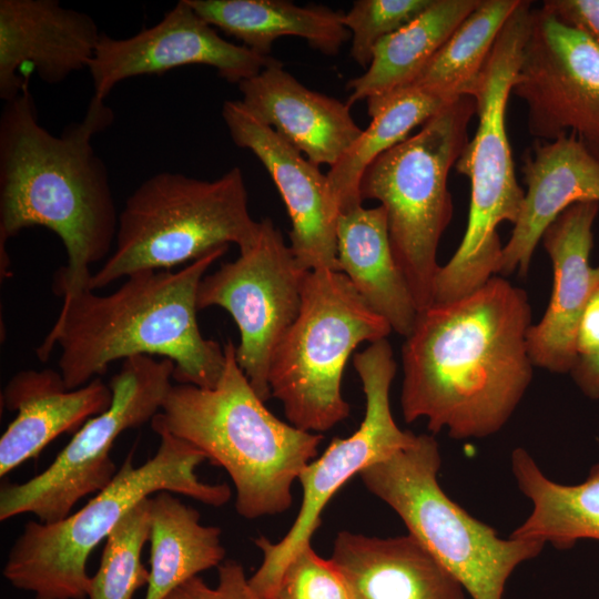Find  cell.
<instances>
[{"label":"cell","mask_w":599,"mask_h":599,"mask_svg":"<svg viewBox=\"0 0 599 599\" xmlns=\"http://www.w3.org/2000/svg\"><path fill=\"white\" fill-rule=\"evenodd\" d=\"M258 232L240 167L215 180L159 172L126 199L114 248L92 274L90 288L139 271L186 265L220 246L235 244L243 252L256 242Z\"/></svg>","instance_id":"cell-7"},{"label":"cell","mask_w":599,"mask_h":599,"mask_svg":"<svg viewBox=\"0 0 599 599\" xmlns=\"http://www.w3.org/2000/svg\"><path fill=\"white\" fill-rule=\"evenodd\" d=\"M541 7L599 45V0H546Z\"/></svg>","instance_id":"cell-34"},{"label":"cell","mask_w":599,"mask_h":599,"mask_svg":"<svg viewBox=\"0 0 599 599\" xmlns=\"http://www.w3.org/2000/svg\"><path fill=\"white\" fill-rule=\"evenodd\" d=\"M475 114L474 98L460 95L375 159L361 180L362 200H377L386 212L393 255L418 312L434 303L437 248L453 217L448 173Z\"/></svg>","instance_id":"cell-8"},{"label":"cell","mask_w":599,"mask_h":599,"mask_svg":"<svg viewBox=\"0 0 599 599\" xmlns=\"http://www.w3.org/2000/svg\"><path fill=\"white\" fill-rule=\"evenodd\" d=\"M570 374L583 395L599 399V355L591 361L576 363Z\"/></svg>","instance_id":"cell-36"},{"label":"cell","mask_w":599,"mask_h":599,"mask_svg":"<svg viewBox=\"0 0 599 599\" xmlns=\"http://www.w3.org/2000/svg\"><path fill=\"white\" fill-rule=\"evenodd\" d=\"M160 436L155 455L135 467L131 451L113 480L82 508L45 524L29 521L13 542L3 567L4 578L35 599H85L91 577L87 561L122 517L144 498L160 491L191 497L207 506L225 505L226 484H206L195 474L206 460L193 445L151 423Z\"/></svg>","instance_id":"cell-5"},{"label":"cell","mask_w":599,"mask_h":599,"mask_svg":"<svg viewBox=\"0 0 599 599\" xmlns=\"http://www.w3.org/2000/svg\"><path fill=\"white\" fill-rule=\"evenodd\" d=\"M510 464L519 490L532 504L510 538L549 542L558 550L571 549L581 539L599 540V461L577 485L548 478L522 447L511 451Z\"/></svg>","instance_id":"cell-25"},{"label":"cell","mask_w":599,"mask_h":599,"mask_svg":"<svg viewBox=\"0 0 599 599\" xmlns=\"http://www.w3.org/2000/svg\"><path fill=\"white\" fill-rule=\"evenodd\" d=\"M331 561L352 599H466L454 575L412 534H337Z\"/></svg>","instance_id":"cell-21"},{"label":"cell","mask_w":599,"mask_h":599,"mask_svg":"<svg viewBox=\"0 0 599 599\" xmlns=\"http://www.w3.org/2000/svg\"><path fill=\"white\" fill-rule=\"evenodd\" d=\"M441 457L434 435H415L406 446L365 468V487L387 504L473 599H502L506 583L545 542L502 539L489 525L451 500L437 475Z\"/></svg>","instance_id":"cell-9"},{"label":"cell","mask_w":599,"mask_h":599,"mask_svg":"<svg viewBox=\"0 0 599 599\" xmlns=\"http://www.w3.org/2000/svg\"><path fill=\"white\" fill-rule=\"evenodd\" d=\"M276 61L223 39L186 0H180L156 24L134 35L115 39L102 33L88 69L92 98L104 101L116 83L133 77L203 64L240 84Z\"/></svg>","instance_id":"cell-15"},{"label":"cell","mask_w":599,"mask_h":599,"mask_svg":"<svg viewBox=\"0 0 599 599\" xmlns=\"http://www.w3.org/2000/svg\"><path fill=\"white\" fill-rule=\"evenodd\" d=\"M531 1L520 0L465 94L474 98L478 125L455 166L471 184L468 223L451 258L439 267L434 303L463 297L499 274L502 248L497 227L517 222L525 192L514 167L506 108L530 31Z\"/></svg>","instance_id":"cell-6"},{"label":"cell","mask_w":599,"mask_h":599,"mask_svg":"<svg viewBox=\"0 0 599 599\" xmlns=\"http://www.w3.org/2000/svg\"><path fill=\"white\" fill-rule=\"evenodd\" d=\"M511 94L535 140L573 134L599 158V45L542 7L532 9Z\"/></svg>","instance_id":"cell-14"},{"label":"cell","mask_w":599,"mask_h":599,"mask_svg":"<svg viewBox=\"0 0 599 599\" xmlns=\"http://www.w3.org/2000/svg\"><path fill=\"white\" fill-rule=\"evenodd\" d=\"M459 97L406 87L384 97L368 99L370 124L326 174L339 212L362 206L361 180L375 159L406 140L413 129L427 122Z\"/></svg>","instance_id":"cell-27"},{"label":"cell","mask_w":599,"mask_h":599,"mask_svg":"<svg viewBox=\"0 0 599 599\" xmlns=\"http://www.w3.org/2000/svg\"><path fill=\"white\" fill-rule=\"evenodd\" d=\"M222 115L232 141L250 150L274 181L291 220L290 246L298 265L305 271H338L336 230L341 212L327 175L241 100L225 101Z\"/></svg>","instance_id":"cell-16"},{"label":"cell","mask_w":599,"mask_h":599,"mask_svg":"<svg viewBox=\"0 0 599 599\" xmlns=\"http://www.w3.org/2000/svg\"><path fill=\"white\" fill-rule=\"evenodd\" d=\"M577 362H588L599 355V287L588 300L576 332Z\"/></svg>","instance_id":"cell-35"},{"label":"cell","mask_w":599,"mask_h":599,"mask_svg":"<svg viewBox=\"0 0 599 599\" xmlns=\"http://www.w3.org/2000/svg\"><path fill=\"white\" fill-rule=\"evenodd\" d=\"M1 400L17 412L0 439V476L4 477L61 434L104 412L112 392L100 377L69 389L59 372L24 369L7 383Z\"/></svg>","instance_id":"cell-22"},{"label":"cell","mask_w":599,"mask_h":599,"mask_svg":"<svg viewBox=\"0 0 599 599\" xmlns=\"http://www.w3.org/2000/svg\"><path fill=\"white\" fill-rule=\"evenodd\" d=\"M241 102L315 165L334 166L361 135L347 102L309 90L281 61L238 84Z\"/></svg>","instance_id":"cell-20"},{"label":"cell","mask_w":599,"mask_h":599,"mask_svg":"<svg viewBox=\"0 0 599 599\" xmlns=\"http://www.w3.org/2000/svg\"><path fill=\"white\" fill-rule=\"evenodd\" d=\"M152 497L130 509L105 539L98 571L91 577L89 599H132L148 585L150 571L141 560L150 539Z\"/></svg>","instance_id":"cell-30"},{"label":"cell","mask_w":599,"mask_h":599,"mask_svg":"<svg viewBox=\"0 0 599 599\" xmlns=\"http://www.w3.org/2000/svg\"><path fill=\"white\" fill-rule=\"evenodd\" d=\"M214 587L195 576L171 591L164 599H261L251 588L243 566L232 559L217 567Z\"/></svg>","instance_id":"cell-33"},{"label":"cell","mask_w":599,"mask_h":599,"mask_svg":"<svg viewBox=\"0 0 599 599\" xmlns=\"http://www.w3.org/2000/svg\"><path fill=\"white\" fill-rule=\"evenodd\" d=\"M353 364L366 398L364 419L351 436L334 438L302 471L298 477L303 488L302 506L286 535L277 542L264 536L254 540L263 560L248 582L261 599L272 597L288 562L311 545L321 525L322 511L337 490L353 476L409 444L416 435L400 429L392 414L389 393L396 362L387 338L356 353Z\"/></svg>","instance_id":"cell-12"},{"label":"cell","mask_w":599,"mask_h":599,"mask_svg":"<svg viewBox=\"0 0 599 599\" xmlns=\"http://www.w3.org/2000/svg\"><path fill=\"white\" fill-rule=\"evenodd\" d=\"M598 202H580L565 210L542 234L550 257L554 284L549 304L528 332V351L535 367L570 373L577 362L576 332L582 311L599 287V265H590L592 227Z\"/></svg>","instance_id":"cell-18"},{"label":"cell","mask_w":599,"mask_h":599,"mask_svg":"<svg viewBox=\"0 0 599 599\" xmlns=\"http://www.w3.org/2000/svg\"><path fill=\"white\" fill-rule=\"evenodd\" d=\"M307 272L273 221L265 217L256 242L236 260L206 274L199 285V311L222 307L237 325L236 362L264 402L271 397V361L300 313Z\"/></svg>","instance_id":"cell-13"},{"label":"cell","mask_w":599,"mask_h":599,"mask_svg":"<svg viewBox=\"0 0 599 599\" xmlns=\"http://www.w3.org/2000/svg\"><path fill=\"white\" fill-rule=\"evenodd\" d=\"M270 599H352L331 559L318 556L311 545L286 566Z\"/></svg>","instance_id":"cell-32"},{"label":"cell","mask_w":599,"mask_h":599,"mask_svg":"<svg viewBox=\"0 0 599 599\" xmlns=\"http://www.w3.org/2000/svg\"><path fill=\"white\" fill-rule=\"evenodd\" d=\"M336 235L338 271L393 331L407 337L418 311L394 258L384 207L341 213Z\"/></svg>","instance_id":"cell-23"},{"label":"cell","mask_w":599,"mask_h":599,"mask_svg":"<svg viewBox=\"0 0 599 599\" xmlns=\"http://www.w3.org/2000/svg\"><path fill=\"white\" fill-rule=\"evenodd\" d=\"M225 365L212 388L172 385L151 423L202 451L232 479L237 514L247 519L286 511L292 487L316 457L323 436L286 424L258 397L224 344Z\"/></svg>","instance_id":"cell-4"},{"label":"cell","mask_w":599,"mask_h":599,"mask_svg":"<svg viewBox=\"0 0 599 599\" xmlns=\"http://www.w3.org/2000/svg\"><path fill=\"white\" fill-rule=\"evenodd\" d=\"M527 190L517 222L502 248L499 274L527 275L547 227L569 206L599 203V158L576 135L535 140L522 156Z\"/></svg>","instance_id":"cell-19"},{"label":"cell","mask_w":599,"mask_h":599,"mask_svg":"<svg viewBox=\"0 0 599 599\" xmlns=\"http://www.w3.org/2000/svg\"><path fill=\"white\" fill-rule=\"evenodd\" d=\"M481 0H434L413 21L382 39L362 75L348 81L347 104L408 87Z\"/></svg>","instance_id":"cell-26"},{"label":"cell","mask_w":599,"mask_h":599,"mask_svg":"<svg viewBox=\"0 0 599 599\" xmlns=\"http://www.w3.org/2000/svg\"><path fill=\"white\" fill-rule=\"evenodd\" d=\"M434 0H356L344 12L343 23L351 33V58L365 70L372 61L375 45L403 28Z\"/></svg>","instance_id":"cell-31"},{"label":"cell","mask_w":599,"mask_h":599,"mask_svg":"<svg viewBox=\"0 0 599 599\" xmlns=\"http://www.w3.org/2000/svg\"><path fill=\"white\" fill-rule=\"evenodd\" d=\"M174 363L139 355L122 361L110 379V406L87 420L42 473L0 489V520L33 514L52 524L69 516L83 497L110 485L118 473L110 451L124 430L135 428L161 410L172 387Z\"/></svg>","instance_id":"cell-11"},{"label":"cell","mask_w":599,"mask_h":599,"mask_svg":"<svg viewBox=\"0 0 599 599\" xmlns=\"http://www.w3.org/2000/svg\"><path fill=\"white\" fill-rule=\"evenodd\" d=\"M390 325L375 313L339 271H308L300 313L270 365L271 396L290 424L311 432L331 429L349 415L342 378L355 348L387 338Z\"/></svg>","instance_id":"cell-10"},{"label":"cell","mask_w":599,"mask_h":599,"mask_svg":"<svg viewBox=\"0 0 599 599\" xmlns=\"http://www.w3.org/2000/svg\"><path fill=\"white\" fill-rule=\"evenodd\" d=\"M101 34L89 14L58 0H0V98L29 84L20 77L26 65L48 84L88 68Z\"/></svg>","instance_id":"cell-17"},{"label":"cell","mask_w":599,"mask_h":599,"mask_svg":"<svg viewBox=\"0 0 599 599\" xmlns=\"http://www.w3.org/2000/svg\"><path fill=\"white\" fill-rule=\"evenodd\" d=\"M150 575L144 599H164L200 572L219 567L225 557L221 529L202 525L200 512L173 493L153 495Z\"/></svg>","instance_id":"cell-28"},{"label":"cell","mask_w":599,"mask_h":599,"mask_svg":"<svg viewBox=\"0 0 599 599\" xmlns=\"http://www.w3.org/2000/svg\"><path fill=\"white\" fill-rule=\"evenodd\" d=\"M215 29L270 57L281 37L295 35L327 55H335L351 39L342 11L325 6H297L285 0H186Z\"/></svg>","instance_id":"cell-24"},{"label":"cell","mask_w":599,"mask_h":599,"mask_svg":"<svg viewBox=\"0 0 599 599\" xmlns=\"http://www.w3.org/2000/svg\"><path fill=\"white\" fill-rule=\"evenodd\" d=\"M519 2L481 0L408 87L430 89L453 97L465 94Z\"/></svg>","instance_id":"cell-29"},{"label":"cell","mask_w":599,"mask_h":599,"mask_svg":"<svg viewBox=\"0 0 599 599\" xmlns=\"http://www.w3.org/2000/svg\"><path fill=\"white\" fill-rule=\"evenodd\" d=\"M113 121L104 101L91 99L84 118L60 135L42 126L29 84L4 102L0 116V273L6 277L11 237L33 226L55 233L67 264L54 277L62 297L90 288V266L110 255L119 214L109 173L92 138Z\"/></svg>","instance_id":"cell-2"},{"label":"cell","mask_w":599,"mask_h":599,"mask_svg":"<svg viewBox=\"0 0 599 599\" xmlns=\"http://www.w3.org/2000/svg\"><path fill=\"white\" fill-rule=\"evenodd\" d=\"M227 250L216 247L176 272H135L108 295L85 288L64 296L54 324L35 349L38 358L47 362L59 347V373L69 389L105 374L115 361L139 355L172 361L173 379L180 384L214 387L225 353L200 331L197 290Z\"/></svg>","instance_id":"cell-3"},{"label":"cell","mask_w":599,"mask_h":599,"mask_svg":"<svg viewBox=\"0 0 599 599\" xmlns=\"http://www.w3.org/2000/svg\"><path fill=\"white\" fill-rule=\"evenodd\" d=\"M531 306L504 276L417 313L402 347L405 422L426 418L435 435L485 438L510 419L534 377Z\"/></svg>","instance_id":"cell-1"}]
</instances>
